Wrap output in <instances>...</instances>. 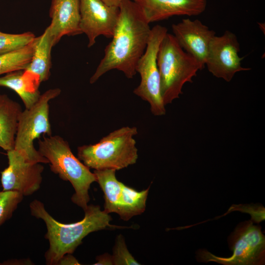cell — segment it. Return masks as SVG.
Instances as JSON below:
<instances>
[{
    "label": "cell",
    "mask_w": 265,
    "mask_h": 265,
    "mask_svg": "<svg viewBox=\"0 0 265 265\" xmlns=\"http://www.w3.org/2000/svg\"><path fill=\"white\" fill-rule=\"evenodd\" d=\"M106 4L111 6L119 7L123 0H101Z\"/></svg>",
    "instance_id": "cell-24"
},
{
    "label": "cell",
    "mask_w": 265,
    "mask_h": 265,
    "mask_svg": "<svg viewBox=\"0 0 265 265\" xmlns=\"http://www.w3.org/2000/svg\"><path fill=\"white\" fill-rule=\"evenodd\" d=\"M111 42L90 79L94 83L112 70L122 72L128 79L136 74L137 63L144 53L151 28L138 6L132 0H123Z\"/></svg>",
    "instance_id": "cell-1"
},
{
    "label": "cell",
    "mask_w": 265,
    "mask_h": 265,
    "mask_svg": "<svg viewBox=\"0 0 265 265\" xmlns=\"http://www.w3.org/2000/svg\"><path fill=\"white\" fill-rule=\"evenodd\" d=\"M135 127H123L94 144L78 148V156L89 168L95 170H120L136 163L138 159Z\"/></svg>",
    "instance_id": "cell-4"
},
{
    "label": "cell",
    "mask_w": 265,
    "mask_h": 265,
    "mask_svg": "<svg viewBox=\"0 0 265 265\" xmlns=\"http://www.w3.org/2000/svg\"><path fill=\"white\" fill-rule=\"evenodd\" d=\"M81 33L87 36L88 47L101 35L112 38L119 15V7L107 5L101 0H79Z\"/></svg>",
    "instance_id": "cell-11"
},
{
    "label": "cell",
    "mask_w": 265,
    "mask_h": 265,
    "mask_svg": "<svg viewBox=\"0 0 265 265\" xmlns=\"http://www.w3.org/2000/svg\"><path fill=\"white\" fill-rule=\"evenodd\" d=\"M33 41L19 50L0 54V76L26 69L32 57Z\"/></svg>",
    "instance_id": "cell-18"
},
{
    "label": "cell",
    "mask_w": 265,
    "mask_h": 265,
    "mask_svg": "<svg viewBox=\"0 0 265 265\" xmlns=\"http://www.w3.org/2000/svg\"><path fill=\"white\" fill-rule=\"evenodd\" d=\"M150 24L173 16H197L205 11L207 0H132Z\"/></svg>",
    "instance_id": "cell-13"
},
{
    "label": "cell",
    "mask_w": 265,
    "mask_h": 265,
    "mask_svg": "<svg viewBox=\"0 0 265 265\" xmlns=\"http://www.w3.org/2000/svg\"><path fill=\"white\" fill-rule=\"evenodd\" d=\"M57 265H80V264L71 254H67L60 259Z\"/></svg>",
    "instance_id": "cell-22"
},
{
    "label": "cell",
    "mask_w": 265,
    "mask_h": 265,
    "mask_svg": "<svg viewBox=\"0 0 265 265\" xmlns=\"http://www.w3.org/2000/svg\"><path fill=\"white\" fill-rule=\"evenodd\" d=\"M38 144V151L48 159L52 172L72 185L75 193L72 196V201L84 210L90 200V186L96 182L94 173L75 156L68 143L61 137H44Z\"/></svg>",
    "instance_id": "cell-3"
},
{
    "label": "cell",
    "mask_w": 265,
    "mask_h": 265,
    "mask_svg": "<svg viewBox=\"0 0 265 265\" xmlns=\"http://www.w3.org/2000/svg\"><path fill=\"white\" fill-rule=\"evenodd\" d=\"M233 254L216 256L204 249L196 252L198 262H214L224 265H263L265 263V237L260 225L251 220L239 223L228 238Z\"/></svg>",
    "instance_id": "cell-7"
},
{
    "label": "cell",
    "mask_w": 265,
    "mask_h": 265,
    "mask_svg": "<svg viewBox=\"0 0 265 265\" xmlns=\"http://www.w3.org/2000/svg\"><path fill=\"white\" fill-rule=\"evenodd\" d=\"M35 38L34 34L30 32L11 34L0 31V54L22 49L30 44Z\"/></svg>",
    "instance_id": "cell-19"
},
{
    "label": "cell",
    "mask_w": 265,
    "mask_h": 265,
    "mask_svg": "<svg viewBox=\"0 0 265 265\" xmlns=\"http://www.w3.org/2000/svg\"><path fill=\"white\" fill-rule=\"evenodd\" d=\"M0 86L14 91L22 99L26 108L34 105L41 95L37 85L24 70L13 71L0 77Z\"/></svg>",
    "instance_id": "cell-17"
},
{
    "label": "cell",
    "mask_w": 265,
    "mask_h": 265,
    "mask_svg": "<svg viewBox=\"0 0 265 265\" xmlns=\"http://www.w3.org/2000/svg\"><path fill=\"white\" fill-rule=\"evenodd\" d=\"M31 215L42 219L47 227L45 238L49 248L45 254L46 264L57 265L65 255L72 254L89 234L106 228H121L110 224L111 217L98 205H90L84 210V216L80 221L62 223L53 218L46 211L44 204L34 200L29 204Z\"/></svg>",
    "instance_id": "cell-2"
},
{
    "label": "cell",
    "mask_w": 265,
    "mask_h": 265,
    "mask_svg": "<svg viewBox=\"0 0 265 265\" xmlns=\"http://www.w3.org/2000/svg\"><path fill=\"white\" fill-rule=\"evenodd\" d=\"M113 265H139L140 264L136 261L128 251L125 240L121 235L116 238L112 255Z\"/></svg>",
    "instance_id": "cell-21"
},
{
    "label": "cell",
    "mask_w": 265,
    "mask_h": 265,
    "mask_svg": "<svg viewBox=\"0 0 265 265\" xmlns=\"http://www.w3.org/2000/svg\"><path fill=\"white\" fill-rule=\"evenodd\" d=\"M61 93L59 88H53L41 94L31 107L23 110L20 115L14 149L30 162L49 163L35 148L33 142L42 134L52 135L49 118V102Z\"/></svg>",
    "instance_id": "cell-6"
},
{
    "label": "cell",
    "mask_w": 265,
    "mask_h": 265,
    "mask_svg": "<svg viewBox=\"0 0 265 265\" xmlns=\"http://www.w3.org/2000/svg\"><path fill=\"white\" fill-rule=\"evenodd\" d=\"M24 196L15 191H0V227L12 216Z\"/></svg>",
    "instance_id": "cell-20"
},
{
    "label": "cell",
    "mask_w": 265,
    "mask_h": 265,
    "mask_svg": "<svg viewBox=\"0 0 265 265\" xmlns=\"http://www.w3.org/2000/svg\"><path fill=\"white\" fill-rule=\"evenodd\" d=\"M8 165L1 172L2 190L15 191L29 196L40 187L44 170L41 163L27 161L19 152L7 151Z\"/></svg>",
    "instance_id": "cell-10"
},
{
    "label": "cell",
    "mask_w": 265,
    "mask_h": 265,
    "mask_svg": "<svg viewBox=\"0 0 265 265\" xmlns=\"http://www.w3.org/2000/svg\"><path fill=\"white\" fill-rule=\"evenodd\" d=\"M51 23L47 27L53 45L65 36L81 34L79 0H52Z\"/></svg>",
    "instance_id": "cell-14"
},
{
    "label": "cell",
    "mask_w": 265,
    "mask_h": 265,
    "mask_svg": "<svg viewBox=\"0 0 265 265\" xmlns=\"http://www.w3.org/2000/svg\"><path fill=\"white\" fill-rule=\"evenodd\" d=\"M97 262L94 265H113L112 256L108 254H104L103 255L97 257Z\"/></svg>",
    "instance_id": "cell-23"
},
{
    "label": "cell",
    "mask_w": 265,
    "mask_h": 265,
    "mask_svg": "<svg viewBox=\"0 0 265 265\" xmlns=\"http://www.w3.org/2000/svg\"><path fill=\"white\" fill-rule=\"evenodd\" d=\"M53 46L47 28L34 39L32 57L24 72L38 86L50 77L51 51Z\"/></svg>",
    "instance_id": "cell-15"
},
{
    "label": "cell",
    "mask_w": 265,
    "mask_h": 265,
    "mask_svg": "<svg viewBox=\"0 0 265 265\" xmlns=\"http://www.w3.org/2000/svg\"><path fill=\"white\" fill-rule=\"evenodd\" d=\"M239 44L236 35L226 31L220 36H214L209 46L205 65L214 77L230 81L235 75L250 68L243 67V57L238 55Z\"/></svg>",
    "instance_id": "cell-9"
},
{
    "label": "cell",
    "mask_w": 265,
    "mask_h": 265,
    "mask_svg": "<svg viewBox=\"0 0 265 265\" xmlns=\"http://www.w3.org/2000/svg\"><path fill=\"white\" fill-rule=\"evenodd\" d=\"M167 32L166 27L161 25H156L151 28L146 49L135 69L141 80L133 93L148 102L152 113L156 116L164 115L166 112L161 94L157 55L161 40Z\"/></svg>",
    "instance_id": "cell-8"
},
{
    "label": "cell",
    "mask_w": 265,
    "mask_h": 265,
    "mask_svg": "<svg viewBox=\"0 0 265 265\" xmlns=\"http://www.w3.org/2000/svg\"><path fill=\"white\" fill-rule=\"evenodd\" d=\"M157 64L160 80L161 94L165 106L182 94L186 82H192L200 64L180 46L174 36L167 32L160 44Z\"/></svg>",
    "instance_id": "cell-5"
},
{
    "label": "cell",
    "mask_w": 265,
    "mask_h": 265,
    "mask_svg": "<svg viewBox=\"0 0 265 265\" xmlns=\"http://www.w3.org/2000/svg\"><path fill=\"white\" fill-rule=\"evenodd\" d=\"M20 105L7 95L0 94V147L6 151L14 149L20 115Z\"/></svg>",
    "instance_id": "cell-16"
},
{
    "label": "cell",
    "mask_w": 265,
    "mask_h": 265,
    "mask_svg": "<svg viewBox=\"0 0 265 265\" xmlns=\"http://www.w3.org/2000/svg\"><path fill=\"white\" fill-rule=\"evenodd\" d=\"M172 29L182 48L204 68L209 46L215 32L199 20L189 18L173 24Z\"/></svg>",
    "instance_id": "cell-12"
}]
</instances>
